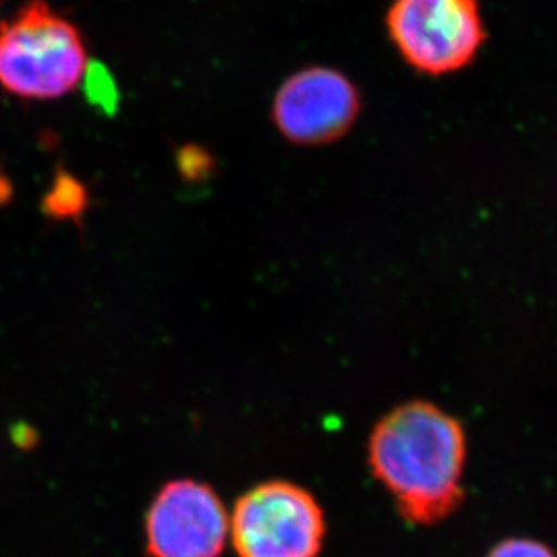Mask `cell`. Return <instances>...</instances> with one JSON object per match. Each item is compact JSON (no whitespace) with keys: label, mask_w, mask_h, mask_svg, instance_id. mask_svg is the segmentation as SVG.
<instances>
[{"label":"cell","mask_w":557,"mask_h":557,"mask_svg":"<svg viewBox=\"0 0 557 557\" xmlns=\"http://www.w3.org/2000/svg\"><path fill=\"white\" fill-rule=\"evenodd\" d=\"M367 460L411 525H436L463 504L468 435L432 400H408L384 413L370 432Z\"/></svg>","instance_id":"cell-1"},{"label":"cell","mask_w":557,"mask_h":557,"mask_svg":"<svg viewBox=\"0 0 557 557\" xmlns=\"http://www.w3.org/2000/svg\"><path fill=\"white\" fill-rule=\"evenodd\" d=\"M87 71L78 29L44 0H32L0 24V85L24 100H57Z\"/></svg>","instance_id":"cell-2"},{"label":"cell","mask_w":557,"mask_h":557,"mask_svg":"<svg viewBox=\"0 0 557 557\" xmlns=\"http://www.w3.org/2000/svg\"><path fill=\"white\" fill-rule=\"evenodd\" d=\"M325 537L320 502L289 480L255 485L230 515V540L238 557H320Z\"/></svg>","instance_id":"cell-3"},{"label":"cell","mask_w":557,"mask_h":557,"mask_svg":"<svg viewBox=\"0 0 557 557\" xmlns=\"http://www.w3.org/2000/svg\"><path fill=\"white\" fill-rule=\"evenodd\" d=\"M386 29L405 62L428 76L468 67L485 42L479 0H394Z\"/></svg>","instance_id":"cell-4"},{"label":"cell","mask_w":557,"mask_h":557,"mask_svg":"<svg viewBox=\"0 0 557 557\" xmlns=\"http://www.w3.org/2000/svg\"><path fill=\"white\" fill-rule=\"evenodd\" d=\"M227 537L226 505L200 480H170L145 516L148 557H221Z\"/></svg>","instance_id":"cell-5"},{"label":"cell","mask_w":557,"mask_h":557,"mask_svg":"<svg viewBox=\"0 0 557 557\" xmlns=\"http://www.w3.org/2000/svg\"><path fill=\"white\" fill-rule=\"evenodd\" d=\"M361 111L352 79L337 69L310 65L290 74L273 101V122L287 141L318 147L345 136Z\"/></svg>","instance_id":"cell-6"},{"label":"cell","mask_w":557,"mask_h":557,"mask_svg":"<svg viewBox=\"0 0 557 557\" xmlns=\"http://www.w3.org/2000/svg\"><path fill=\"white\" fill-rule=\"evenodd\" d=\"M48 205L51 206L54 215H74L84 208V189L71 177H60L48 197Z\"/></svg>","instance_id":"cell-7"},{"label":"cell","mask_w":557,"mask_h":557,"mask_svg":"<svg viewBox=\"0 0 557 557\" xmlns=\"http://www.w3.org/2000/svg\"><path fill=\"white\" fill-rule=\"evenodd\" d=\"M485 557H557L547 543L534 537H507L496 543Z\"/></svg>","instance_id":"cell-8"}]
</instances>
